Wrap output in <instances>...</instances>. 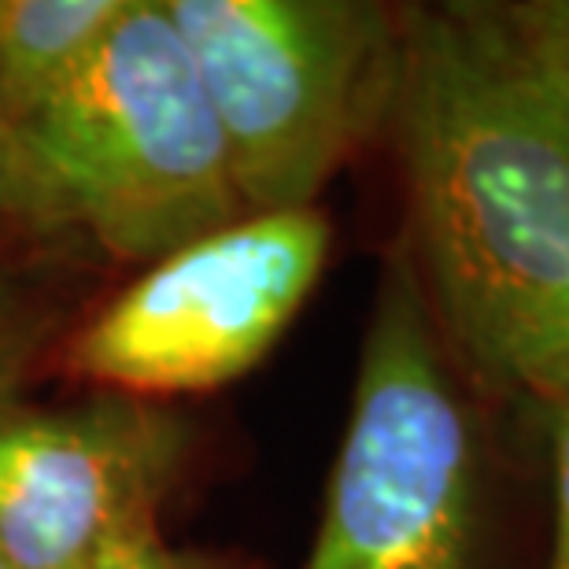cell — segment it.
Here are the masks:
<instances>
[{"mask_svg":"<svg viewBox=\"0 0 569 569\" xmlns=\"http://www.w3.org/2000/svg\"><path fill=\"white\" fill-rule=\"evenodd\" d=\"M407 244L470 392H569V44L537 0L400 8Z\"/></svg>","mask_w":569,"mask_h":569,"instance_id":"1","label":"cell"},{"mask_svg":"<svg viewBox=\"0 0 569 569\" xmlns=\"http://www.w3.org/2000/svg\"><path fill=\"white\" fill-rule=\"evenodd\" d=\"M19 138L67 222L122 263H156L248 214L163 0H127Z\"/></svg>","mask_w":569,"mask_h":569,"instance_id":"2","label":"cell"},{"mask_svg":"<svg viewBox=\"0 0 569 569\" xmlns=\"http://www.w3.org/2000/svg\"><path fill=\"white\" fill-rule=\"evenodd\" d=\"M485 455L407 237L362 340L356 400L303 569H473Z\"/></svg>","mask_w":569,"mask_h":569,"instance_id":"3","label":"cell"},{"mask_svg":"<svg viewBox=\"0 0 569 569\" xmlns=\"http://www.w3.org/2000/svg\"><path fill=\"white\" fill-rule=\"evenodd\" d=\"M219 119L248 214L318 192L392 119L400 8L367 0H163Z\"/></svg>","mask_w":569,"mask_h":569,"instance_id":"4","label":"cell"},{"mask_svg":"<svg viewBox=\"0 0 569 569\" xmlns=\"http://www.w3.org/2000/svg\"><path fill=\"white\" fill-rule=\"evenodd\" d=\"M329 237L326 214L300 208L181 244L67 340V370L148 403L222 389L278 345L322 274Z\"/></svg>","mask_w":569,"mask_h":569,"instance_id":"5","label":"cell"},{"mask_svg":"<svg viewBox=\"0 0 569 569\" xmlns=\"http://www.w3.org/2000/svg\"><path fill=\"white\" fill-rule=\"evenodd\" d=\"M189 429L163 407L100 392L74 407L0 400V551L16 569H89L156 521Z\"/></svg>","mask_w":569,"mask_h":569,"instance_id":"6","label":"cell"},{"mask_svg":"<svg viewBox=\"0 0 569 569\" xmlns=\"http://www.w3.org/2000/svg\"><path fill=\"white\" fill-rule=\"evenodd\" d=\"M127 0H0V127L19 133L60 93Z\"/></svg>","mask_w":569,"mask_h":569,"instance_id":"7","label":"cell"},{"mask_svg":"<svg viewBox=\"0 0 569 569\" xmlns=\"http://www.w3.org/2000/svg\"><path fill=\"white\" fill-rule=\"evenodd\" d=\"M71 230L60 200L41 178L19 133L0 127V233L49 237Z\"/></svg>","mask_w":569,"mask_h":569,"instance_id":"8","label":"cell"},{"mask_svg":"<svg viewBox=\"0 0 569 569\" xmlns=\"http://www.w3.org/2000/svg\"><path fill=\"white\" fill-rule=\"evenodd\" d=\"M44 337V311L8 274H0V400L11 396Z\"/></svg>","mask_w":569,"mask_h":569,"instance_id":"9","label":"cell"},{"mask_svg":"<svg viewBox=\"0 0 569 569\" xmlns=\"http://www.w3.org/2000/svg\"><path fill=\"white\" fill-rule=\"evenodd\" d=\"M89 569H208V566L174 551L159 537L156 521H144V526L122 532L116 543H108Z\"/></svg>","mask_w":569,"mask_h":569,"instance_id":"10","label":"cell"},{"mask_svg":"<svg viewBox=\"0 0 569 569\" xmlns=\"http://www.w3.org/2000/svg\"><path fill=\"white\" fill-rule=\"evenodd\" d=\"M551 418V488H555V532L548 569H569V392L548 407Z\"/></svg>","mask_w":569,"mask_h":569,"instance_id":"11","label":"cell"},{"mask_svg":"<svg viewBox=\"0 0 569 569\" xmlns=\"http://www.w3.org/2000/svg\"><path fill=\"white\" fill-rule=\"evenodd\" d=\"M537 8L548 19V27L569 44V0H537Z\"/></svg>","mask_w":569,"mask_h":569,"instance_id":"12","label":"cell"},{"mask_svg":"<svg viewBox=\"0 0 569 569\" xmlns=\"http://www.w3.org/2000/svg\"><path fill=\"white\" fill-rule=\"evenodd\" d=\"M0 569H16V566L8 562V555H4V551H0Z\"/></svg>","mask_w":569,"mask_h":569,"instance_id":"13","label":"cell"}]
</instances>
